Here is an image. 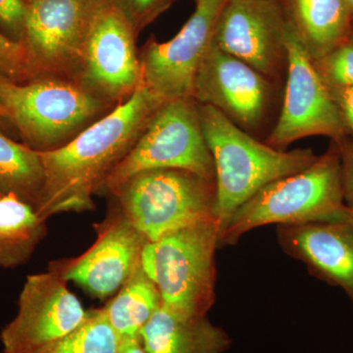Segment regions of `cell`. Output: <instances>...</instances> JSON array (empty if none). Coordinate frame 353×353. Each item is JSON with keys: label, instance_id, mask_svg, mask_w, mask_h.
I'll list each match as a JSON object with an SVG mask.
<instances>
[{"label": "cell", "instance_id": "obj_6", "mask_svg": "<svg viewBox=\"0 0 353 353\" xmlns=\"http://www.w3.org/2000/svg\"><path fill=\"white\" fill-rule=\"evenodd\" d=\"M148 241L216 218V183L192 172L154 169L134 174L109 192Z\"/></svg>", "mask_w": 353, "mask_h": 353}, {"label": "cell", "instance_id": "obj_7", "mask_svg": "<svg viewBox=\"0 0 353 353\" xmlns=\"http://www.w3.org/2000/svg\"><path fill=\"white\" fill-rule=\"evenodd\" d=\"M179 169L215 181L212 154L194 99L164 102L126 157L114 167L103 190L112 192L139 172Z\"/></svg>", "mask_w": 353, "mask_h": 353}, {"label": "cell", "instance_id": "obj_21", "mask_svg": "<svg viewBox=\"0 0 353 353\" xmlns=\"http://www.w3.org/2000/svg\"><path fill=\"white\" fill-rule=\"evenodd\" d=\"M44 182L39 152L0 132V192L36 208Z\"/></svg>", "mask_w": 353, "mask_h": 353}, {"label": "cell", "instance_id": "obj_20", "mask_svg": "<svg viewBox=\"0 0 353 353\" xmlns=\"http://www.w3.org/2000/svg\"><path fill=\"white\" fill-rule=\"evenodd\" d=\"M161 306L159 290L141 264L103 309L114 331L122 340L141 338V330Z\"/></svg>", "mask_w": 353, "mask_h": 353}, {"label": "cell", "instance_id": "obj_30", "mask_svg": "<svg viewBox=\"0 0 353 353\" xmlns=\"http://www.w3.org/2000/svg\"><path fill=\"white\" fill-rule=\"evenodd\" d=\"M0 132L6 134V136L9 137V134H14L15 131L12 126H11L10 123L7 121L6 116H4L3 109H2L1 102H0ZM16 134V132H15Z\"/></svg>", "mask_w": 353, "mask_h": 353}, {"label": "cell", "instance_id": "obj_31", "mask_svg": "<svg viewBox=\"0 0 353 353\" xmlns=\"http://www.w3.org/2000/svg\"><path fill=\"white\" fill-rule=\"evenodd\" d=\"M345 2H347L348 9H350V14H352L353 21V0H345Z\"/></svg>", "mask_w": 353, "mask_h": 353}, {"label": "cell", "instance_id": "obj_23", "mask_svg": "<svg viewBox=\"0 0 353 353\" xmlns=\"http://www.w3.org/2000/svg\"><path fill=\"white\" fill-rule=\"evenodd\" d=\"M313 62L329 88L353 87L352 37Z\"/></svg>", "mask_w": 353, "mask_h": 353}, {"label": "cell", "instance_id": "obj_10", "mask_svg": "<svg viewBox=\"0 0 353 353\" xmlns=\"http://www.w3.org/2000/svg\"><path fill=\"white\" fill-rule=\"evenodd\" d=\"M289 25L282 0H226L212 43L276 83L287 72Z\"/></svg>", "mask_w": 353, "mask_h": 353}, {"label": "cell", "instance_id": "obj_4", "mask_svg": "<svg viewBox=\"0 0 353 353\" xmlns=\"http://www.w3.org/2000/svg\"><path fill=\"white\" fill-rule=\"evenodd\" d=\"M0 102L16 134L36 152L61 148L117 108L75 81L36 78L18 83L1 74Z\"/></svg>", "mask_w": 353, "mask_h": 353}, {"label": "cell", "instance_id": "obj_9", "mask_svg": "<svg viewBox=\"0 0 353 353\" xmlns=\"http://www.w3.org/2000/svg\"><path fill=\"white\" fill-rule=\"evenodd\" d=\"M287 50L284 101L266 143L285 150L294 141L308 137H327L334 143L345 141L347 127L333 95L290 22Z\"/></svg>", "mask_w": 353, "mask_h": 353}, {"label": "cell", "instance_id": "obj_26", "mask_svg": "<svg viewBox=\"0 0 353 353\" xmlns=\"http://www.w3.org/2000/svg\"><path fill=\"white\" fill-rule=\"evenodd\" d=\"M26 0H0V25L19 43L24 29Z\"/></svg>", "mask_w": 353, "mask_h": 353}, {"label": "cell", "instance_id": "obj_29", "mask_svg": "<svg viewBox=\"0 0 353 353\" xmlns=\"http://www.w3.org/2000/svg\"><path fill=\"white\" fill-rule=\"evenodd\" d=\"M118 353H148L141 338L122 339Z\"/></svg>", "mask_w": 353, "mask_h": 353}, {"label": "cell", "instance_id": "obj_16", "mask_svg": "<svg viewBox=\"0 0 353 353\" xmlns=\"http://www.w3.org/2000/svg\"><path fill=\"white\" fill-rule=\"evenodd\" d=\"M283 250L313 275L341 288L353 303V212L339 219L279 226Z\"/></svg>", "mask_w": 353, "mask_h": 353}, {"label": "cell", "instance_id": "obj_1", "mask_svg": "<svg viewBox=\"0 0 353 353\" xmlns=\"http://www.w3.org/2000/svg\"><path fill=\"white\" fill-rule=\"evenodd\" d=\"M164 103L143 82L124 103L57 150L38 152L44 182L37 214L46 222L65 212L94 208L92 196L137 143L153 114Z\"/></svg>", "mask_w": 353, "mask_h": 353}, {"label": "cell", "instance_id": "obj_33", "mask_svg": "<svg viewBox=\"0 0 353 353\" xmlns=\"http://www.w3.org/2000/svg\"><path fill=\"white\" fill-rule=\"evenodd\" d=\"M352 38H353V30H352Z\"/></svg>", "mask_w": 353, "mask_h": 353}, {"label": "cell", "instance_id": "obj_24", "mask_svg": "<svg viewBox=\"0 0 353 353\" xmlns=\"http://www.w3.org/2000/svg\"><path fill=\"white\" fill-rule=\"evenodd\" d=\"M111 4L127 20L137 36L168 10L176 0H110Z\"/></svg>", "mask_w": 353, "mask_h": 353}, {"label": "cell", "instance_id": "obj_15", "mask_svg": "<svg viewBox=\"0 0 353 353\" xmlns=\"http://www.w3.org/2000/svg\"><path fill=\"white\" fill-rule=\"evenodd\" d=\"M97 239L76 259L51 262L50 270L73 281L92 296L105 299L116 294L141 266L148 239L114 205L108 217L94 225Z\"/></svg>", "mask_w": 353, "mask_h": 353}, {"label": "cell", "instance_id": "obj_8", "mask_svg": "<svg viewBox=\"0 0 353 353\" xmlns=\"http://www.w3.org/2000/svg\"><path fill=\"white\" fill-rule=\"evenodd\" d=\"M110 0H26L19 43L32 78L76 81L83 48Z\"/></svg>", "mask_w": 353, "mask_h": 353}, {"label": "cell", "instance_id": "obj_32", "mask_svg": "<svg viewBox=\"0 0 353 353\" xmlns=\"http://www.w3.org/2000/svg\"><path fill=\"white\" fill-rule=\"evenodd\" d=\"M3 196V194H1V192H0V197H2Z\"/></svg>", "mask_w": 353, "mask_h": 353}, {"label": "cell", "instance_id": "obj_22", "mask_svg": "<svg viewBox=\"0 0 353 353\" xmlns=\"http://www.w3.org/2000/svg\"><path fill=\"white\" fill-rule=\"evenodd\" d=\"M120 343L104 309H90L76 329L32 353H118Z\"/></svg>", "mask_w": 353, "mask_h": 353}, {"label": "cell", "instance_id": "obj_17", "mask_svg": "<svg viewBox=\"0 0 353 353\" xmlns=\"http://www.w3.org/2000/svg\"><path fill=\"white\" fill-rule=\"evenodd\" d=\"M148 353H224L231 347L227 332L206 315H187L162 304L141 332Z\"/></svg>", "mask_w": 353, "mask_h": 353}, {"label": "cell", "instance_id": "obj_5", "mask_svg": "<svg viewBox=\"0 0 353 353\" xmlns=\"http://www.w3.org/2000/svg\"><path fill=\"white\" fill-rule=\"evenodd\" d=\"M216 218L169 232L148 241L141 254L143 271L159 290L162 304L187 315L204 316L215 301Z\"/></svg>", "mask_w": 353, "mask_h": 353}, {"label": "cell", "instance_id": "obj_3", "mask_svg": "<svg viewBox=\"0 0 353 353\" xmlns=\"http://www.w3.org/2000/svg\"><path fill=\"white\" fill-rule=\"evenodd\" d=\"M352 210L343 199L340 148L332 143L308 168L265 185L232 216L219 248L236 245L243 234L265 225H301L339 219Z\"/></svg>", "mask_w": 353, "mask_h": 353}, {"label": "cell", "instance_id": "obj_2", "mask_svg": "<svg viewBox=\"0 0 353 353\" xmlns=\"http://www.w3.org/2000/svg\"><path fill=\"white\" fill-rule=\"evenodd\" d=\"M197 108L214 160L215 216L220 234L234 213L265 185L303 171L317 160L311 148L277 150L236 126L212 106L197 103Z\"/></svg>", "mask_w": 353, "mask_h": 353}, {"label": "cell", "instance_id": "obj_18", "mask_svg": "<svg viewBox=\"0 0 353 353\" xmlns=\"http://www.w3.org/2000/svg\"><path fill=\"white\" fill-rule=\"evenodd\" d=\"M290 24L313 61L352 37L345 0H282Z\"/></svg>", "mask_w": 353, "mask_h": 353}, {"label": "cell", "instance_id": "obj_27", "mask_svg": "<svg viewBox=\"0 0 353 353\" xmlns=\"http://www.w3.org/2000/svg\"><path fill=\"white\" fill-rule=\"evenodd\" d=\"M336 145L341 152L343 199L345 205L353 212V141L347 138Z\"/></svg>", "mask_w": 353, "mask_h": 353}, {"label": "cell", "instance_id": "obj_14", "mask_svg": "<svg viewBox=\"0 0 353 353\" xmlns=\"http://www.w3.org/2000/svg\"><path fill=\"white\" fill-rule=\"evenodd\" d=\"M57 272L34 274L26 279L18 312L2 329L4 353H32L76 329L87 311Z\"/></svg>", "mask_w": 353, "mask_h": 353}, {"label": "cell", "instance_id": "obj_28", "mask_svg": "<svg viewBox=\"0 0 353 353\" xmlns=\"http://www.w3.org/2000/svg\"><path fill=\"white\" fill-rule=\"evenodd\" d=\"M330 92L347 127L348 137L353 141V87L330 88Z\"/></svg>", "mask_w": 353, "mask_h": 353}, {"label": "cell", "instance_id": "obj_12", "mask_svg": "<svg viewBox=\"0 0 353 353\" xmlns=\"http://www.w3.org/2000/svg\"><path fill=\"white\" fill-rule=\"evenodd\" d=\"M275 83L211 41L194 83L192 99L212 106L254 137L270 115Z\"/></svg>", "mask_w": 353, "mask_h": 353}, {"label": "cell", "instance_id": "obj_11", "mask_svg": "<svg viewBox=\"0 0 353 353\" xmlns=\"http://www.w3.org/2000/svg\"><path fill=\"white\" fill-rule=\"evenodd\" d=\"M226 0H196V9L180 32L160 43L154 37L141 51V82L164 102L192 99L197 70L211 41Z\"/></svg>", "mask_w": 353, "mask_h": 353}, {"label": "cell", "instance_id": "obj_19", "mask_svg": "<svg viewBox=\"0 0 353 353\" xmlns=\"http://www.w3.org/2000/svg\"><path fill=\"white\" fill-rule=\"evenodd\" d=\"M46 223L17 196L0 197V268H16L29 261L46 236Z\"/></svg>", "mask_w": 353, "mask_h": 353}, {"label": "cell", "instance_id": "obj_13", "mask_svg": "<svg viewBox=\"0 0 353 353\" xmlns=\"http://www.w3.org/2000/svg\"><path fill=\"white\" fill-rule=\"evenodd\" d=\"M137 37L109 2L88 34L75 82L114 106L126 102L141 83Z\"/></svg>", "mask_w": 353, "mask_h": 353}, {"label": "cell", "instance_id": "obj_25", "mask_svg": "<svg viewBox=\"0 0 353 353\" xmlns=\"http://www.w3.org/2000/svg\"><path fill=\"white\" fill-rule=\"evenodd\" d=\"M0 74L18 83L32 80L25 51L18 41L0 32Z\"/></svg>", "mask_w": 353, "mask_h": 353}]
</instances>
